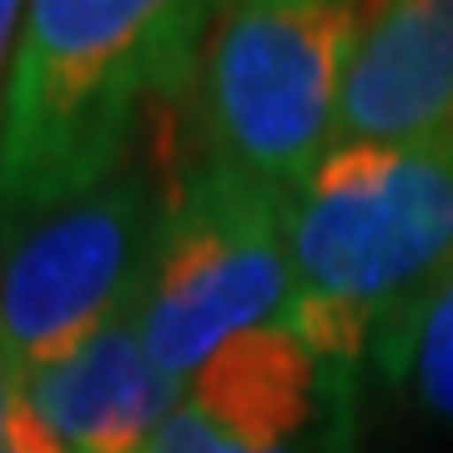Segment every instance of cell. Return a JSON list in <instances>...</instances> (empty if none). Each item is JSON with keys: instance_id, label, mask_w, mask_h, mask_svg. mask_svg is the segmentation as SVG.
Listing matches in <instances>:
<instances>
[{"instance_id": "1", "label": "cell", "mask_w": 453, "mask_h": 453, "mask_svg": "<svg viewBox=\"0 0 453 453\" xmlns=\"http://www.w3.org/2000/svg\"><path fill=\"white\" fill-rule=\"evenodd\" d=\"M232 0H31L0 101V232L91 192L196 81Z\"/></svg>"}, {"instance_id": "2", "label": "cell", "mask_w": 453, "mask_h": 453, "mask_svg": "<svg viewBox=\"0 0 453 453\" xmlns=\"http://www.w3.org/2000/svg\"><path fill=\"white\" fill-rule=\"evenodd\" d=\"M282 323L327 372L408 383L423 312L453 267V131L413 146H338L288 207Z\"/></svg>"}, {"instance_id": "3", "label": "cell", "mask_w": 453, "mask_h": 453, "mask_svg": "<svg viewBox=\"0 0 453 453\" xmlns=\"http://www.w3.org/2000/svg\"><path fill=\"white\" fill-rule=\"evenodd\" d=\"M357 20L363 0H232L196 65V157L297 196L333 146Z\"/></svg>"}, {"instance_id": "4", "label": "cell", "mask_w": 453, "mask_h": 453, "mask_svg": "<svg viewBox=\"0 0 453 453\" xmlns=\"http://www.w3.org/2000/svg\"><path fill=\"white\" fill-rule=\"evenodd\" d=\"M288 207L292 196L202 157L177 177L136 303L146 353L172 378L187 383L237 333L282 323L292 303Z\"/></svg>"}, {"instance_id": "5", "label": "cell", "mask_w": 453, "mask_h": 453, "mask_svg": "<svg viewBox=\"0 0 453 453\" xmlns=\"http://www.w3.org/2000/svg\"><path fill=\"white\" fill-rule=\"evenodd\" d=\"M162 217L157 177L127 162L101 187L0 232V333L16 378L76 353L142 303Z\"/></svg>"}, {"instance_id": "6", "label": "cell", "mask_w": 453, "mask_h": 453, "mask_svg": "<svg viewBox=\"0 0 453 453\" xmlns=\"http://www.w3.org/2000/svg\"><path fill=\"white\" fill-rule=\"evenodd\" d=\"M443 131H453V0H363L327 151Z\"/></svg>"}, {"instance_id": "7", "label": "cell", "mask_w": 453, "mask_h": 453, "mask_svg": "<svg viewBox=\"0 0 453 453\" xmlns=\"http://www.w3.org/2000/svg\"><path fill=\"white\" fill-rule=\"evenodd\" d=\"M187 383L146 353L136 308L91 333L76 353L20 378L26 418L46 428L61 453H146Z\"/></svg>"}, {"instance_id": "8", "label": "cell", "mask_w": 453, "mask_h": 453, "mask_svg": "<svg viewBox=\"0 0 453 453\" xmlns=\"http://www.w3.org/2000/svg\"><path fill=\"white\" fill-rule=\"evenodd\" d=\"M408 388L423 403V413L453 434V267L423 312L418 342L408 357Z\"/></svg>"}, {"instance_id": "9", "label": "cell", "mask_w": 453, "mask_h": 453, "mask_svg": "<svg viewBox=\"0 0 453 453\" xmlns=\"http://www.w3.org/2000/svg\"><path fill=\"white\" fill-rule=\"evenodd\" d=\"M146 453H282V449H257V443H247V438L226 434L222 423L207 418L192 398H181L177 413H172V418L157 428V438L146 443Z\"/></svg>"}, {"instance_id": "10", "label": "cell", "mask_w": 453, "mask_h": 453, "mask_svg": "<svg viewBox=\"0 0 453 453\" xmlns=\"http://www.w3.org/2000/svg\"><path fill=\"white\" fill-rule=\"evenodd\" d=\"M26 11H31V0H0V101H5V76H11L20 31H26Z\"/></svg>"}, {"instance_id": "11", "label": "cell", "mask_w": 453, "mask_h": 453, "mask_svg": "<svg viewBox=\"0 0 453 453\" xmlns=\"http://www.w3.org/2000/svg\"><path fill=\"white\" fill-rule=\"evenodd\" d=\"M16 398H20V378H16V363H11V348H5V333H0V453H5V443H11Z\"/></svg>"}, {"instance_id": "12", "label": "cell", "mask_w": 453, "mask_h": 453, "mask_svg": "<svg viewBox=\"0 0 453 453\" xmlns=\"http://www.w3.org/2000/svg\"><path fill=\"white\" fill-rule=\"evenodd\" d=\"M323 453H363V443H357V413H348V418L327 434Z\"/></svg>"}]
</instances>
